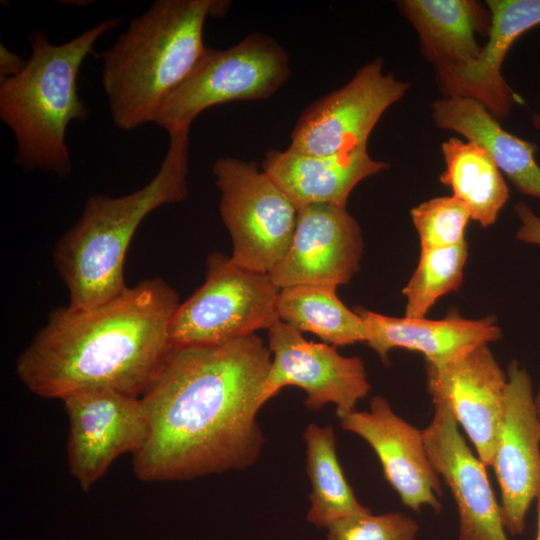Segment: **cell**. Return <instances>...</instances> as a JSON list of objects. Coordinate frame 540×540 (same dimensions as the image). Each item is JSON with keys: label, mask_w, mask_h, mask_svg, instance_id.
Masks as SVG:
<instances>
[{"label": "cell", "mask_w": 540, "mask_h": 540, "mask_svg": "<svg viewBox=\"0 0 540 540\" xmlns=\"http://www.w3.org/2000/svg\"><path fill=\"white\" fill-rule=\"evenodd\" d=\"M27 61L0 45V80L17 76L25 68Z\"/></svg>", "instance_id": "obj_29"}, {"label": "cell", "mask_w": 540, "mask_h": 540, "mask_svg": "<svg viewBox=\"0 0 540 540\" xmlns=\"http://www.w3.org/2000/svg\"><path fill=\"white\" fill-rule=\"evenodd\" d=\"M389 168L373 159L367 148L326 156L269 149L262 170L289 197L296 208L314 204L346 207L347 200L362 180Z\"/></svg>", "instance_id": "obj_19"}, {"label": "cell", "mask_w": 540, "mask_h": 540, "mask_svg": "<svg viewBox=\"0 0 540 540\" xmlns=\"http://www.w3.org/2000/svg\"><path fill=\"white\" fill-rule=\"evenodd\" d=\"M418 233L421 250L446 248L460 244L470 213L454 196L434 197L413 207L410 211Z\"/></svg>", "instance_id": "obj_26"}, {"label": "cell", "mask_w": 540, "mask_h": 540, "mask_svg": "<svg viewBox=\"0 0 540 540\" xmlns=\"http://www.w3.org/2000/svg\"><path fill=\"white\" fill-rule=\"evenodd\" d=\"M69 422V470L88 491L121 455H134L147 431L141 397L92 389L62 399Z\"/></svg>", "instance_id": "obj_11"}, {"label": "cell", "mask_w": 540, "mask_h": 540, "mask_svg": "<svg viewBox=\"0 0 540 540\" xmlns=\"http://www.w3.org/2000/svg\"><path fill=\"white\" fill-rule=\"evenodd\" d=\"M507 386L492 468L501 493L505 529H525L526 515L540 494V427L532 380L516 360L507 366Z\"/></svg>", "instance_id": "obj_12"}, {"label": "cell", "mask_w": 540, "mask_h": 540, "mask_svg": "<svg viewBox=\"0 0 540 540\" xmlns=\"http://www.w3.org/2000/svg\"><path fill=\"white\" fill-rule=\"evenodd\" d=\"M537 511H538V527L535 540H540V494L537 497Z\"/></svg>", "instance_id": "obj_31"}, {"label": "cell", "mask_w": 540, "mask_h": 540, "mask_svg": "<svg viewBox=\"0 0 540 540\" xmlns=\"http://www.w3.org/2000/svg\"><path fill=\"white\" fill-rule=\"evenodd\" d=\"M363 237L346 207L314 204L298 210L295 232L283 259L269 272L279 288L347 284L360 269Z\"/></svg>", "instance_id": "obj_14"}, {"label": "cell", "mask_w": 540, "mask_h": 540, "mask_svg": "<svg viewBox=\"0 0 540 540\" xmlns=\"http://www.w3.org/2000/svg\"><path fill=\"white\" fill-rule=\"evenodd\" d=\"M120 23L105 19L62 44L51 43L43 30L29 35L25 68L0 80V119L15 138L14 162L24 171L71 174L67 128L89 115L78 93L79 71L96 42Z\"/></svg>", "instance_id": "obj_5"}, {"label": "cell", "mask_w": 540, "mask_h": 540, "mask_svg": "<svg viewBox=\"0 0 540 540\" xmlns=\"http://www.w3.org/2000/svg\"><path fill=\"white\" fill-rule=\"evenodd\" d=\"M399 12L418 34L421 53L434 67L465 66L480 55L476 34L488 36L491 14L475 0H399Z\"/></svg>", "instance_id": "obj_20"}, {"label": "cell", "mask_w": 540, "mask_h": 540, "mask_svg": "<svg viewBox=\"0 0 540 540\" xmlns=\"http://www.w3.org/2000/svg\"><path fill=\"white\" fill-rule=\"evenodd\" d=\"M303 439L311 485L307 521L327 529L346 517L371 512L358 501L346 480L337 457L333 427L311 423L305 428Z\"/></svg>", "instance_id": "obj_23"}, {"label": "cell", "mask_w": 540, "mask_h": 540, "mask_svg": "<svg viewBox=\"0 0 540 540\" xmlns=\"http://www.w3.org/2000/svg\"><path fill=\"white\" fill-rule=\"evenodd\" d=\"M179 304L176 291L153 277L93 307L55 308L17 358L16 373L43 398L92 389L141 397L171 347Z\"/></svg>", "instance_id": "obj_2"}, {"label": "cell", "mask_w": 540, "mask_h": 540, "mask_svg": "<svg viewBox=\"0 0 540 540\" xmlns=\"http://www.w3.org/2000/svg\"><path fill=\"white\" fill-rule=\"evenodd\" d=\"M433 406L423 439L432 465L455 500L458 540H509L486 466L467 445L449 408L441 402Z\"/></svg>", "instance_id": "obj_16"}, {"label": "cell", "mask_w": 540, "mask_h": 540, "mask_svg": "<svg viewBox=\"0 0 540 540\" xmlns=\"http://www.w3.org/2000/svg\"><path fill=\"white\" fill-rule=\"evenodd\" d=\"M534 401H535V406H536V411H537V416H538V421H539V427H540V385H539V388H538L536 394H534Z\"/></svg>", "instance_id": "obj_30"}, {"label": "cell", "mask_w": 540, "mask_h": 540, "mask_svg": "<svg viewBox=\"0 0 540 540\" xmlns=\"http://www.w3.org/2000/svg\"><path fill=\"white\" fill-rule=\"evenodd\" d=\"M228 7L221 0H157L130 21L100 55L101 83L116 128L128 132L154 122L206 50V19L222 16Z\"/></svg>", "instance_id": "obj_3"}, {"label": "cell", "mask_w": 540, "mask_h": 540, "mask_svg": "<svg viewBox=\"0 0 540 540\" xmlns=\"http://www.w3.org/2000/svg\"><path fill=\"white\" fill-rule=\"evenodd\" d=\"M336 287L302 284L280 289L279 320L300 332L317 335L324 343L345 346L366 343L362 318L338 298Z\"/></svg>", "instance_id": "obj_24"}, {"label": "cell", "mask_w": 540, "mask_h": 540, "mask_svg": "<svg viewBox=\"0 0 540 540\" xmlns=\"http://www.w3.org/2000/svg\"><path fill=\"white\" fill-rule=\"evenodd\" d=\"M340 426L366 441L380 460L384 477L402 504L414 511H441L440 476L432 465L422 430L394 412L382 396L370 400L369 410L339 417Z\"/></svg>", "instance_id": "obj_15"}, {"label": "cell", "mask_w": 540, "mask_h": 540, "mask_svg": "<svg viewBox=\"0 0 540 540\" xmlns=\"http://www.w3.org/2000/svg\"><path fill=\"white\" fill-rule=\"evenodd\" d=\"M326 530L327 540H416L419 525L400 512H369L341 519Z\"/></svg>", "instance_id": "obj_27"}, {"label": "cell", "mask_w": 540, "mask_h": 540, "mask_svg": "<svg viewBox=\"0 0 540 540\" xmlns=\"http://www.w3.org/2000/svg\"><path fill=\"white\" fill-rule=\"evenodd\" d=\"M271 365L261 391V403L286 386L306 393L305 406L318 410L334 404L337 417L356 410L371 389L365 364L358 356H343L335 346L307 340L302 332L277 321L268 329Z\"/></svg>", "instance_id": "obj_10"}, {"label": "cell", "mask_w": 540, "mask_h": 540, "mask_svg": "<svg viewBox=\"0 0 540 540\" xmlns=\"http://www.w3.org/2000/svg\"><path fill=\"white\" fill-rule=\"evenodd\" d=\"M532 124L535 129L540 132V113H535L532 116Z\"/></svg>", "instance_id": "obj_32"}, {"label": "cell", "mask_w": 540, "mask_h": 540, "mask_svg": "<svg viewBox=\"0 0 540 540\" xmlns=\"http://www.w3.org/2000/svg\"><path fill=\"white\" fill-rule=\"evenodd\" d=\"M190 128L172 132L164 159L142 188L123 196L91 195L77 222L58 240L54 262L72 309L104 303L124 291V263L142 221L188 196Z\"/></svg>", "instance_id": "obj_4"}, {"label": "cell", "mask_w": 540, "mask_h": 540, "mask_svg": "<svg viewBox=\"0 0 540 540\" xmlns=\"http://www.w3.org/2000/svg\"><path fill=\"white\" fill-rule=\"evenodd\" d=\"M354 310L364 322L366 343L383 362L391 350L402 348L421 353L425 362L446 364L502 336L494 318H465L456 310L442 319L387 316L361 307Z\"/></svg>", "instance_id": "obj_18"}, {"label": "cell", "mask_w": 540, "mask_h": 540, "mask_svg": "<svg viewBox=\"0 0 540 540\" xmlns=\"http://www.w3.org/2000/svg\"><path fill=\"white\" fill-rule=\"evenodd\" d=\"M289 75L286 51L267 35H248L225 50L206 48L185 80L164 100L153 124L168 134L190 128L213 106L270 97Z\"/></svg>", "instance_id": "obj_7"}, {"label": "cell", "mask_w": 540, "mask_h": 540, "mask_svg": "<svg viewBox=\"0 0 540 540\" xmlns=\"http://www.w3.org/2000/svg\"><path fill=\"white\" fill-rule=\"evenodd\" d=\"M432 119L441 129L455 131L482 146L521 193L540 199V166L537 145L506 131L478 101L443 97L432 103Z\"/></svg>", "instance_id": "obj_21"}, {"label": "cell", "mask_w": 540, "mask_h": 540, "mask_svg": "<svg viewBox=\"0 0 540 540\" xmlns=\"http://www.w3.org/2000/svg\"><path fill=\"white\" fill-rule=\"evenodd\" d=\"M271 359L256 334L171 346L141 395L147 431L132 455L137 477L181 481L253 465L265 441L257 414Z\"/></svg>", "instance_id": "obj_1"}, {"label": "cell", "mask_w": 540, "mask_h": 540, "mask_svg": "<svg viewBox=\"0 0 540 540\" xmlns=\"http://www.w3.org/2000/svg\"><path fill=\"white\" fill-rule=\"evenodd\" d=\"M467 257L466 241L451 247L421 250L418 265L402 290L406 298L405 316L423 318L438 299L457 290Z\"/></svg>", "instance_id": "obj_25"}, {"label": "cell", "mask_w": 540, "mask_h": 540, "mask_svg": "<svg viewBox=\"0 0 540 540\" xmlns=\"http://www.w3.org/2000/svg\"><path fill=\"white\" fill-rule=\"evenodd\" d=\"M445 169L439 180L482 227L493 225L509 198L501 171L489 153L473 141L449 138L441 145Z\"/></svg>", "instance_id": "obj_22"}, {"label": "cell", "mask_w": 540, "mask_h": 540, "mask_svg": "<svg viewBox=\"0 0 540 540\" xmlns=\"http://www.w3.org/2000/svg\"><path fill=\"white\" fill-rule=\"evenodd\" d=\"M514 210L521 223L516 232V239L540 246V216L524 202H518Z\"/></svg>", "instance_id": "obj_28"}, {"label": "cell", "mask_w": 540, "mask_h": 540, "mask_svg": "<svg viewBox=\"0 0 540 540\" xmlns=\"http://www.w3.org/2000/svg\"><path fill=\"white\" fill-rule=\"evenodd\" d=\"M279 292L269 273L212 252L206 262L205 282L172 316L170 345H220L268 330L279 321Z\"/></svg>", "instance_id": "obj_6"}, {"label": "cell", "mask_w": 540, "mask_h": 540, "mask_svg": "<svg viewBox=\"0 0 540 540\" xmlns=\"http://www.w3.org/2000/svg\"><path fill=\"white\" fill-rule=\"evenodd\" d=\"M219 211L233 244L231 258L269 273L287 253L298 209L255 162L225 156L212 165Z\"/></svg>", "instance_id": "obj_8"}, {"label": "cell", "mask_w": 540, "mask_h": 540, "mask_svg": "<svg viewBox=\"0 0 540 540\" xmlns=\"http://www.w3.org/2000/svg\"><path fill=\"white\" fill-rule=\"evenodd\" d=\"M383 66L381 58L365 64L344 86L310 104L291 132L289 148L315 156L367 148L379 119L409 88Z\"/></svg>", "instance_id": "obj_9"}, {"label": "cell", "mask_w": 540, "mask_h": 540, "mask_svg": "<svg viewBox=\"0 0 540 540\" xmlns=\"http://www.w3.org/2000/svg\"><path fill=\"white\" fill-rule=\"evenodd\" d=\"M491 26L479 57L465 66L435 68L436 83L445 97L480 102L498 121L523 98L509 86L501 69L514 42L540 24V0H487Z\"/></svg>", "instance_id": "obj_17"}, {"label": "cell", "mask_w": 540, "mask_h": 540, "mask_svg": "<svg viewBox=\"0 0 540 540\" xmlns=\"http://www.w3.org/2000/svg\"><path fill=\"white\" fill-rule=\"evenodd\" d=\"M425 372L432 403L441 402L449 408L478 458L491 467L502 420L507 373L488 345L446 364L425 362Z\"/></svg>", "instance_id": "obj_13"}]
</instances>
